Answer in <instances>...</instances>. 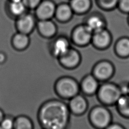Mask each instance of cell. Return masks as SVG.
<instances>
[{"label": "cell", "instance_id": "obj_12", "mask_svg": "<svg viewBox=\"0 0 129 129\" xmlns=\"http://www.w3.org/2000/svg\"><path fill=\"white\" fill-rule=\"evenodd\" d=\"M113 73L112 64L107 61H101L95 64L92 70V75L98 81H104L109 79Z\"/></svg>", "mask_w": 129, "mask_h": 129}, {"label": "cell", "instance_id": "obj_16", "mask_svg": "<svg viewBox=\"0 0 129 129\" xmlns=\"http://www.w3.org/2000/svg\"><path fill=\"white\" fill-rule=\"evenodd\" d=\"M11 42L14 49L16 51H23L29 46L30 38L29 35L17 32L12 36Z\"/></svg>", "mask_w": 129, "mask_h": 129}, {"label": "cell", "instance_id": "obj_31", "mask_svg": "<svg viewBox=\"0 0 129 129\" xmlns=\"http://www.w3.org/2000/svg\"><path fill=\"white\" fill-rule=\"evenodd\" d=\"M8 1H18V0H8Z\"/></svg>", "mask_w": 129, "mask_h": 129}, {"label": "cell", "instance_id": "obj_19", "mask_svg": "<svg viewBox=\"0 0 129 129\" xmlns=\"http://www.w3.org/2000/svg\"><path fill=\"white\" fill-rule=\"evenodd\" d=\"M69 3L74 14L78 15L87 14L92 6V0H69Z\"/></svg>", "mask_w": 129, "mask_h": 129}, {"label": "cell", "instance_id": "obj_18", "mask_svg": "<svg viewBox=\"0 0 129 129\" xmlns=\"http://www.w3.org/2000/svg\"><path fill=\"white\" fill-rule=\"evenodd\" d=\"M84 23L92 32L104 28L105 23L103 18L99 14L92 13L87 16L84 19Z\"/></svg>", "mask_w": 129, "mask_h": 129}, {"label": "cell", "instance_id": "obj_11", "mask_svg": "<svg viewBox=\"0 0 129 129\" xmlns=\"http://www.w3.org/2000/svg\"><path fill=\"white\" fill-rule=\"evenodd\" d=\"M68 105L71 113L75 115L85 113L88 108L87 100L79 93L69 99Z\"/></svg>", "mask_w": 129, "mask_h": 129}, {"label": "cell", "instance_id": "obj_24", "mask_svg": "<svg viewBox=\"0 0 129 129\" xmlns=\"http://www.w3.org/2000/svg\"><path fill=\"white\" fill-rule=\"evenodd\" d=\"M41 1L42 0H22L28 10H34Z\"/></svg>", "mask_w": 129, "mask_h": 129}, {"label": "cell", "instance_id": "obj_13", "mask_svg": "<svg viewBox=\"0 0 129 129\" xmlns=\"http://www.w3.org/2000/svg\"><path fill=\"white\" fill-rule=\"evenodd\" d=\"M74 15L69 3L62 2L56 5L54 18L60 23H66L72 20Z\"/></svg>", "mask_w": 129, "mask_h": 129}, {"label": "cell", "instance_id": "obj_32", "mask_svg": "<svg viewBox=\"0 0 129 129\" xmlns=\"http://www.w3.org/2000/svg\"><path fill=\"white\" fill-rule=\"evenodd\" d=\"M0 129H3V128H2V127H1V125H0Z\"/></svg>", "mask_w": 129, "mask_h": 129}, {"label": "cell", "instance_id": "obj_22", "mask_svg": "<svg viewBox=\"0 0 129 129\" xmlns=\"http://www.w3.org/2000/svg\"><path fill=\"white\" fill-rule=\"evenodd\" d=\"M116 50L120 56L129 55V39L127 38L120 39L116 44Z\"/></svg>", "mask_w": 129, "mask_h": 129}, {"label": "cell", "instance_id": "obj_3", "mask_svg": "<svg viewBox=\"0 0 129 129\" xmlns=\"http://www.w3.org/2000/svg\"><path fill=\"white\" fill-rule=\"evenodd\" d=\"M88 119L90 123L95 128L105 129L110 124L111 115L105 107L97 106L91 110Z\"/></svg>", "mask_w": 129, "mask_h": 129}, {"label": "cell", "instance_id": "obj_21", "mask_svg": "<svg viewBox=\"0 0 129 129\" xmlns=\"http://www.w3.org/2000/svg\"><path fill=\"white\" fill-rule=\"evenodd\" d=\"M116 103L119 112L125 116L129 117V95H121Z\"/></svg>", "mask_w": 129, "mask_h": 129}, {"label": "cell", "instance_id": "obj_30", "mask_svg": "<svg viewBox=\"0 0 129 129\" xmlns=\"http://www.w3.org/2000/svg\"><path fill=\"white\" fill-rule=\"evenodd\" d=\"M128 94V95H129V87H128V93H127Z\"/></svg>", "mask_w": 129, "mask_h": 129}, {"label": "cell", "instance_id": "obj_17", "mask_svg": "<svg viewBox=\"0 0 129 129\" xmlns=\"http://www.w3.org/2000/svg\"><path fill=\"white\" fill-rule=\"evenodd\" d=\"M7 11L8 15L15 20L28 11V9L22 0L8 1L7 4Z\"/></svg>", "mask_w": 129, "mask_h": 129}, {"label": "cell", "instance_id": "obj_27", "mask_svg": "<svg viewBox=\"0 0 129 129\" xmlns=\"http://www.w3.org/2000/svg\"><path fill=\"white\" fill-rule=\"evenodd\" d=\"M105 129H124V128L119 124H109Z\"/></svg>", "mask_w": 129, "mask_h": 129}, {"label": "cell", "instance_id": "obj_29", "mask_svg": "<svg viewBox=\"0 0 129 129\" xmlns=\"http://www.w3.org/2000/svg\"><path fill=\"white\" fill-rule=\"evenodd\" d=\"M4 117H5L4 113L3 111L1 109H0V123L2 121V120L4 119Z\"/></svg>", "mask_w": 129, "mask_h": 129}, {"label": "cell", "instance_id": "obj_10", "mask_svg": "<svg viewBox=\"0 0 129 129\" xmlns=\"http://www.w3.org/2000/svg\"><path fill=\"white\" fill-rule=\"evenodd\" d=\"M36 29L39 35L45 39H51L57 33V26L52 19L37 20Z\"/></svg>", "mask_w": 129, "mask_h": 129}, {"label": "cell", "instance_id": "obj_1", "mask_svg": "<svg viewBox=\"0 0 129 129\" xmlns=\"http://www.w3.org/2000/svg\"><path fill=\"white\" fill-rule=\"evenodd\" d=\"M64 99H52L44 102L38 113L40 126L44 129H66L70 123L71 112Z\"/></svg>", "mask_w": 129, "mask_h": 129}, {"label": "cell", "instance_id": "obj_8", "mask_svg": "<svg viewBox=\"0 0 129 129\" xmlns=\"http://www.w3.org/2000/svg\"><path fill=\"white\" fill-rule=\"evenodd\" d=\"M56 4L52 0H42L34 11L37 20H50L54 18Z\"/></svg>", "mask_w": 129, "mask_h": 129}, {"label": "cell", "instance_id": "obj_15", "mask_svg": "<svg viewBox=\"0 0 129 129\" xmlns=\"http://www.w3.org/2000/svg\"><path fill=\"white\" fill-rule=\"evenodd\" d=\"M110 41V36L104 28L94 32L92 34L91 43L94 47L103 49L108 46Z\"/></svg>", "mask_w": 129, "mask_h": 129}, {"label": "cell", "instance_id": "obj_7", "mask_svg": "<svg viewBox=\"0 0 129 129\" xmlns=\"http://www.w3.org/2000/svg\"><path fill=\"white\" fill-rule=\"evenodd\" d=\"M48 45V50L50 54L58 58L64 54L71 47V40L63 35L55 36Z\"/></svg>", "mask_w": 129, "mask_h": 129}, {"label": "cell", "instance_id": "obj_5", "mask_svg": "<svg viewBox=\"0 0 129 129\" xmlns=\"http://www.w3.org/2000/svg\"><path fill=\"white\" fill-rule=\"evenodd\" d=\"M97 93L99 100L106 104L115 103L121 95L120 89L111 83H105L99 86Z\"/></svg>", "mask_w": 129, "mask_h": 129}, {"label": "cell", "instance_id": "obj_6", "mask_svg": "<svg viewBox=\"0 0 129 129\" xmlns=\"http://www.w3.org/2000/svg\"><path fill=\"white\" fill-rule=\"evenodd\" d=\"M37 22V20L34 14L27 11L15 19L17 32L30 35L36 29Z\"/></svg>", "mask_w": 129, "mask_h": 129}, {"label": "cell", "instance_id": "obj_28", "mask_svg": "<svg viewBox=\"0 0 129 129\" xmlns=\"http://www.w3.org/2000/svg\"><path fill=\"white\" fill-rule=\"evenodd\" d=\"M6 60V55L5 54L0 52V63H3Z\"/></svg>", "mask_w": 129, "mask_h": 129}, {"label": "cell", "instance_id": "obj_20", "mask_svg": "<svg viewBox=\"0 0 129 129\" xmlns=\"http://www.w3.org/2000/svg\"><path fill=\"white\" fill-rule=\"evenodd\" d=\"M14 129H35V127L30 117L25 115H20L15 118Z\"/></svg>", "mask_w": 129, "mask_h": 129}, {"label": "cell", "instance_id": "obj_9", "mask_svg": "<svg viewBox=\"0 0 129 129\" xmlns=\"http://www.w3.org/2000/svg\"><path fill=\"white\" fill-rule=\"evenodd\" d=\"M57 59L60 64L64 68L68 69H74L80 64L81 55L79 51L71 46L64 54Z\"/></svg>", "mask_w": 129, "mask_h": 129}, {"label": "cell", "instance_id": "obj_23", "mask_svg": "<svg viewBox=\"0 0 129 129\" xmlns=\"http://www.w3.org/2000/svg\"><path fill=\"white\" fill-rule=\"evenodd\" d=\"M15 117L12 116H6L4 118L0 123L3 129H14Z\"/></svg>", "mask_w": 129, "mask_h": 129}, {"label": "cell", "instance_id": "obj_14", "mask_svg": "<svg viewBox=\"0 0 129 129\" xmlns=\"http://www.w3.org/2000/svg\"><path fill=\"white\" fill-rule=\"evenodd\" d=\"M99 87L98 80L92 74H88L84 76L80 83V90L88 96L97 93Z\"/></svg>", "mask_w": 129, "mask_h": 129}, {"label": "cell", "instance_id": "obj_25", "mask_svg": "<svg viewBox=\"0 0 129 129\" xmlns=\"http://www.w3.org/2000/svg\"><path fill=\"white\" fill-rule=\"evenodd\" d=\"M97 4L103 8L112 7L116 2V0H97Z\"/></svg>", "mask_w": 129, "mask_h": 129}, {"label": "cell", "instance_id": "obj_4", "mask_svg": "<svg viewBox=\"0 0 129 129\" xmlns=\"http://www.w3.org/2000/svg\"><path fill=\"white\" fill-rule=\"evenodd\" d=\"M93 32L84 24L75 26L71 31L70 40L75 45L83 47L91 43Z\"/></svg>", "mask_w": 129, "mask_h": 129}, {"label": "cell", "instance_id": "obj_26", "mask_svg": "<svg viewBox=\"0 0 129 129\" xmlns=\"http://www.w3.org/2000/svg\"><path fill=\"white\" fill-rule=\"evenodd\" d=\"M120 6L124 11L129 12V0H120Z\"/></svg>", "mask_w": 129, "mask_h": 129}, {"label": "cell", "instance_id": "obj_33", "mask_svg": "<svg viewBox=\"0 0 129 129\" xmlns=\"http://www.w3.org/2000/svg\"><path fill=\"white\" fill-rule=\"evenodd\" d=\"M42 129H44V128H42Z\"/></svg>", "mask_w": 129, "mask_h": 129}, {"label": "cell", "instance_id": "obj_2", "mask_svg": "<svg viewBox=\"0 0 129 129\" xmlns=\"http://www.w3.org/2000/svg\"><path fill=\"white\" fill-rule=\"evenodd\" d=\"M54 89L59 97L64 100H69L79 93L80 83L74 77L63 76L56 81Z\"/></svg>", "mask_w": 129, "mask_h": 129}]
</instances>
